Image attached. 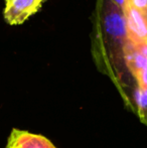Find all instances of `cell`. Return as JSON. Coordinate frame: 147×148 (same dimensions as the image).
I'll use <instances>...</instances> for the list:
<instances>
[{
	"label": "cell",
	"instance_id": "6da1fadb",
	"mask_svg": "<svg viewBox=\"0 0 147 148\" xmlns=\"http://www.w3.org/2000/svg\"><path fill=\"white\" fill-rule=\"evenodd\" d=\"M126 41L122 9L111 0H97L93 15L92 56L98 70L110 80L121 66Z\"/></svg>",
	"mask_w": 147,
	"mask_h": 148
},
{
	"label": "cell",
	"instance_id": "7a4b0ae2",
	"mask_svg": "<svg viewBox=\"0 0 147 148\" xmlns=\"http://www.w3.org/2000/svg\"><path fill=\"white\" fill-rule=\"evenodd\" d=\"M46 0H5L3 16L9 25H19L40 10Z\"/></svg>",
	"mask_w": 147,
	"mask_h": 148
},
{
	"label": "cell",
	"instance_id": "3957f363",
	"mask_svg": "<svg viewBox=\"0 0 147 148\" xmlns=\"http://www.w3.org/2000/svg\"><path fill=\"white\" fill-rule=\"evenodd\" d=\"M127 41L134 45L147 42V18L126 2L123 8Z\"/></svg>",
	"mask_w": 147,
	"mask_h": 148
},
{
	"label": "cell",
	"instance_id": "277c9868",
	"mask_svg": "<svg viewBox=\"0 0 147 148\" xmlns=\"http://www.w3.org/2000/svg\"><path fill=\"white\" fill-rule=\"evenodd\" d=\"M6 148H57L49 139L29 131L13 128L7 139Z\"/></svg>",
	"mask_w": 147,
	"mask_h": 148
},
{
	"label": "cell",
	"instance_id": "5b68a950",
	"mask_svg": "<svg viewBox=\"0 0 147 148\" xmlns=\"http://www.w3.org/2000/svg\"><path fill=\"white\" fill-rule=\"evenodd\" d=\"M113 3H115L116 5L118 6V7H120L122 10H123V8H124V5H125V2H126V0H111Z\"/></svg>",
	"mask_w": 147,
	"mask_h": 148
}]
</instances>
